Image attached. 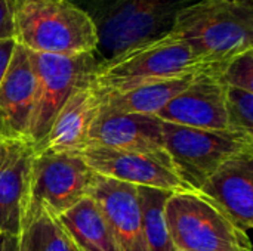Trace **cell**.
Here are the masks:
<instances>
[{"instance_id": "6da1fadb", "label": "cell", "mask_w": 253, "mask_h": 251, "mask_svg": "<svg viewBox=\"0 0 253 251\" xmlns=\"http://www.w3.org/2000/svg\"><path fill=\"white\" fill-rule=\"evenodd\" d=\"M225 64H212L203 59L184 38L168 31L99 62L93 86L101 95L122 93L138 86L197 74Z\"/></svg>"}, {"instance_id": "7a4b0ae2", "label": "cell", "mask_w": 253, "mask_h": 251, "mask_svg": "<svg viewBox=\"0 0 253 251\" xmlns=\"http://www.w3.org/2000/svg\"><path fill=\"white\" fill-rule=\"evenodd\" d=\"M170 31L203 59L225 64L253 49L252 0H196L176 13Z\"/></svg>"}, {"instance_id": "3957f363", "label": "cell", "mask_w": 253, "mask_h": 251, "mask_svg": "<svg viewBox=\"0 0 253 251\" xmlns=\"http://www.w3.org/2000/svg\"><path fill=\"white\" fill-rule=\"evenodd\" d=\"M15 40L30 52L93 53L98 30L87 10L70 0H15Z\"/></svg>"}, {"instance_id": "277c9868", "label": "cell", "mask_w": 253, "mask_h": 251, "mask_svg": "<svg viewBox=\"0 0 253 251\" xmlns=\"http://www.w3.org/2000/svg\"><path fill=\"white\" fill-rule=\"evenodd\" d=\"M165 149L175 173L193 191L230 158L253 152V135L234 130H203L162 121Z\"/></svg>"}, {"instance_id": "5b68a950", "label": "cell", "mask_w": 253, "mask_h": 251, "mask_svg": "<svg viewBox=\"0 0 253 251\" xmlns=\"http://www.w3.org/2000/svg\"><path fill=\"white\" fill-rule=\"evenodd\" d=\"M165 217L175 250H252L249 235L196 191L173 192L166 201Z\"/></svg>"}, {"instance_id": "8992f818", "label": "cell", "mask_w": 253, "mask_h": 251, "mask_svg": "<svg viewBox=\"0 0 253 251\" xmlns=\"http://www.w3.org/2000/svg\"><path fill=\"white\" fill-rule=\"evenodd\" d=\"M28 56L36 77L34 107L28 126V142L34 146L46 136L65 102L93 81L99 62L93 53L65 56L28 50Z\"/></svg>"}, {"instance_id": "52a82bcc", "label": "cell", "mask_w": 253, "mask_h": 251, "mask_svg": "<svg viewBox=\"0 0 253 251\" xmlns=\"http://www.w3.org/2000/svg\"><path fill=\"white\" fill-rule=\"evenodd\" d=\"M96 176L80 154H34L25 220L39 212H46L53 217L61 216L89 197Z\"/></svg>"}, {"instance_id": "ba28073f", "label": "cell", "mask_w": 253, "mask_h": 251, "mask_svg": "<svg viewBox=\"0 0 253 251\" xmlns=\"http://www.w3.org/2000/svg\"><path fill=\"white\" fill-rule=\"evenodd\" d=\"M191 0H113L93 19L99 44L113 58L123 50L170 31L176 13Z\"/></svg>"}, {"instance_id": "9c48e42d", "label": "cell", "mask_w": 253, "mask_h": 251, "mask_svg": "<svg viewBox=\"0 0 253 251\" xmlns=\"http://www.w3.org/2000/svg\"><path fill=\"white\" fill-rule=\"evenodd\" d=\"M86 164L99 176L133 186H148L170 192L193 191L173 170L170 158L133 151L89 145L80 152Z\"/></svg>"}, {"instance_id": "30bf717a", "label": "cell", "mask_w": 253, "mask_h": 251, "mask_svg": "<svg viewBox=\"0 0 253 251\" xmlns=\"http://www.w3.org/2000/svg\"><path fill=\"white\" fill-rule=\"evenodd\" d=\"M222 67L200 71L193 81L156 115L159 120L203 130H230L225 114Z\"/></svg>"}, {"instance_id": "8fae6325", "label": "cell", "mask_w": 253, "mask_h": 251, "mask_svg": "<svg viewBox=\"0 0 253 251\" xmlns=\"http://www.w3.org/2000/svg\"><path fill=\"white\" fill-rule=\"evenodd\" d=\"M237 229L253 225V152L236 155L212 173L197 191Z\"/></svg>"}, {"instance_id": "7c38bea8", "label": "cell", "mask_w": 253, "mask_h": 251, "mask_svg": "<svg viewBox=\"0 0 253 251\" xmlns=\"http://www.w3.org/2000/svg\"><path fill=\"white\" fill-rule=\"evenodd\" d=\"M34 151L28 141H3L0 148V235L19 237L24 228Z\"/></svg>"}, {"instance_id": "4fadbf2b", "label": "cell", "mask_w": 253, "mask_h": 251, "mask_svg": "<svg viewBox=\"0 0 253 251\" xmlns=\"http://www.w3.org/2000/svg\"><path fill=\"white\" fill-rule=\"evenodd\" d=\"M36 77L28 50L16 43L0 83V138L3 141H28Z\"/></svg>"}, {"instance_id": "5bb4252c", "label": "cell", "mask_w": 253, "mask_h": 251, "mask_svg": "<svg viewBox=\"0 0 253 251\" xmlns=\"http://www.w3.org/2000/svg\"><path fill=\"white\" fill-rule=\"evenodd\" d=\"M154 155H168L162 120L148 114H117L98 111L90 127L87 145Z\"/></svg>"}, {"instance_id": "9a60e30c", "label": "cell", "mask_w": 253, "mask_h": 251, "mask_svg": "<svg viewBox=\"0 0 253 251\" xmlns=\"http://www.w3.org/2000/svg\"><path fill=\"white\" fill-rule=\"evenodd\" d=\"M89 195L104 213L122 251H148L136 186L98 175Z\"/></svg>"}, {"instance_id": "2e32d148", "label": "cell", "mask_w": 253, "mask_h": 251, "mask_svg": "<svg viewBox=\"0 0 253 251\" xmlns=\"http://www.w3.org/2000/svg\"><path fill=\"white\" fill-rule=\"evenodd\" d=\"M101 108V95L93 81L76 92L55 117L46 136L33 146L34 154L73 152L80 154L86 145L90 127Z\"/></svg>"}, {"instance_id": "e0dca14e", "label": "cell", "mask_w": 253, "mask_h": 251, "mask_svg": "<svg viewBox=\"0 0 253 251\" xmlns=\"http://www.w3.org/2000/svg\"><path fill=\"white\" fill-rule=\"evenodd\" d=\"M56 219L79 251H122L104 213L90 195Z\"/></svg>"}, {"instance_id": "ac0fdd59", "label": "cell", "mask_w": 253, "mask_h": 251, "mask_svg": "<svg viewBox=\"0 0 253 251\" xmlns=\"http://www.w3.org/2000/svg\"><path fill=\"white\" fill-rule=\"evenodd\" d=\"M196 74L175 77L138 86L122 93L101 95V111L117 114H148L157 115L165 105L181 93L194 78Z\"/></svg>"}, {"instance_id": "d6986e66", "label": "cell", "mask_w": 253, "mask_h": 251, "mask_svg": "<svg viewBox=\"0 0 253 251\" xmlns=\"http://www.w3.org/2000/svg\"><path fill=\"white\" fill-rule=\"evenodd\" d=\"M136 192L139 200L142 234L148 251H176L172 244L165 217L166 201L173 192L148 186H136Z\"/></svg>"}, {"instance_id": "ffe728a7", "label": "cell", "mask_w": 253, "mask_h": 251, "mask_svg": "<svg viewBox=\"0 0 253 251\" xmlns=\"http://www.w3.org/2000/svg\"><path fill=\"white\" fill-rule=\"evenodd\" d=\"M19 244L21 251H79L58 219L46 212L25 220Z\"/></svg>"}, {"instance_id": "44dd1931", "label": "cell", "mask_w": 253, "mask_h": 251, "mask_svg": "<svg viewBox=\"0 0 253 251\" xmlns=\"http://www.w3.org/2000/svg\"><path fill=\"white\" fill-rule=\"evenodd\" d=\"M225 114L230 130L253 135V92L225 86Z\"/></svg>"}, {"instance_id": "7402d4cb", "label": "cell", "mask_w": 253, "mask_h": 251, "mask_svg": "<svg viewBox=\"0 0 253 251\" xmlns=\"http://www.w3.org/2000/svg\"><path fill=\"white\" fill-rule=\"evenodd\" d=\"M219 77L224 86L253 92V49L231 58L224 65Z\"/></svg>"}, {"instance_id": "603a6c76", "label": "cell", "mask_w": 253, "mask_h": 251, "mask_svg": "<svg viewBox=\"0 0 253 251\" xmlns=\"http://www.w3.org/2000/svg\"><path fill=\"white\" fill-rule=\"evenodd\" d=\"M13 4L15 0H0V40L15 38Z\"/></svg>"}, {"instance_id": "cb8c5ba5", "label": "cell", "mask_w": 253, "mask_h": 251, "mask_svg": "<svg viewBox=\"0 0 253 251\" xmlns=\"http://www.w3.org/2000/svg\"><path fill=\"white\" fill-rule=\"evenodd\" d=\"M16 46V40L15 38H6V40H0V83L7 71L10 58L13 55Z\"/></svg>"}, {"instance_id": "d4e9b609", "label": "cell", "mask_w": 253, "mask_h": 251, "mask_svg": "<svg viewBox=\"0 0 253 251\" xmlns=\"http://www.w3.org/2000/svg\"><path fill=\"white\" fill-rule=\"evenodd\" d=\"M0 251H21L19 237H1Z\"/></svg>"}, {"instance_id": "484cf974", "label": "cell", "mask_w": 253, "mask_h": 251, "mask_svg": "<svg viewBox=\"0 0 253 251\" xmlns=\"http://www.w3.org/2000/svg\"><path fill=\"white\" fill-rule=\"evenodd\" d=\"M1 145H3V139L0 138V148H1Z\"/></svg>"}, {"instance_id": "4316f807", "label": "cell", "mask_w": 253, "mask_h": 251, "mask_svg": "<svg viewBox=\"0 0 253 251\" xmlns=\"http://www.w3.org/2000/svg\"><path fill=\"white\" fill-rule=\"evenodd\" d=\"M176 251H182V250H176Z\"/></svg>"}, {"instance_id": "83f0119b", "label": "cell", "mask_w": 253, "mask_h": 251, "mask_svg": "<svg viewBox=\"0 0 253 251\" xmlns=\"http://www.w3.org/2000/svg\"><path fill=\"white\" fill-rule=\"evenodd\" d=\"M0 238H1V235H0Z\"/></svg>"}]
</instances>
